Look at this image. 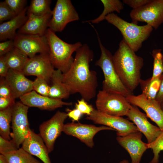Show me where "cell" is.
Wrapping results in <instances>:
<instances>
[{
	"label": "cell",
	"mask_w": 163,
	"mask_h": 163,
	"mask_svg": "<svg viewBox=\"0 0 163 163\" xmlns=\"http://www.w3.org/2000/svg\"><path fill=\"white\" fill-rule=\"evenodd\" d=\"M149 149H152L154 156L149 163H159V154L163 151V130L152 142L147 143Z\"/></svg>",
	"instance_id": "4dcf8cb0"
},
{
	"label": "cell",
	"mask_w": 163,
	"mask_h": 163,
	"mask_svg": "<svg viewBox=\"0 0 163 163\" xmlns=\"http://www.w3.org/2000/svg\"><path fill=\"white\" fill-rule=\"evenodd\" d=\"M28 19L17 33L28 35H45L52 16V11L41 16L27 14Z\"/></svg>",
	"instance_id": "d6986e66"
},
{
	"label": "cell",
	"mask_w": 163,
	"mask_h": 163,
	"mask_svg": "<svg viewBox=\"0 0 163 163\" xmlns=\"http://www.w3.org/2000/svg\"><path fill=\"white\" fill-rule=\"evenodd\" d=\"M9 69L22 72L29 58L19 49L14 47L5 55Z\"/></svg>",
	"instance_id": "cb8c5ba5"
},
{
	"label": "cell",
	"mask_w": 163,
	"mask_h": 163,
	"mask_svg": "<svg viewBox=\"0 0 163 163\" xmlns=\"http://www.w3.org/2000/svg\"><path fill=\"white\" fill-rule=\"evenodd\" d=\"M29 107L20 101L15 102L12 108V132L11 133L10 136L18 148L31 130L27 117Z\"/></svg>",
	"instance_id": "52a82bcc"
},
{
	"label": "cell",
	"mask_w": 163,
	"mask_h": 163,
	"mask_svg": "<svg viewBox=\"0 0 163 163\" xmlns=\"http://www.w3.org/2000/svg\"><path fill=\"white\" fill-rule=\"evenodd\" d=\"M104 7V10L101 14L97 18L93 20L85 21L83 22H91L98 24L105 20L108 14L116 11L120 13L124 8L122 2L119 0H101Z\"/></svg>",
	"instance_id": "4316f807"
},
{
	"label": "cell",
	"mask_w": 163,
	"mask_h": 163,
	"mask_svg": "<svg viewBox=\"0 0 163 163\" xmlns=\"http://www.w3.org/2000/svg\"><path fill=\"white\" fill-rule=\"evenodd\" d=\"M119 163H129V161L126 159H124L120 161Z\"/></svg>",
	"instance_id": "f6af8a7d"
},
{
	"label": "cell",
	"mask_w": 163,
	"mask_h": 163,
	"mask_svg": "<svg viewBox=\"0 0 163 163\" xmlns=\"http://www.w3.org/2000/svg\"><path fill=\"white\" fill-rule=\"evenodd\" d=\"M126 116L136 125L139 131L145 136L147 143L153 141L162 131L158 127L151 123L148 120L146 115L140 111L138 107L132 105Z\"/></svg>",
	"instance_id": "e0dca14e"
},
{
	"label": "cell",
	"mask_w": 163,
	"mask_h": 163,
	"mask_svg": "<svg viewBox=\"0 0 163 163\" xmlns=\"http://www.w3.org/2000/svg\"><path fill=\"white\" fill-rule=\"evenodd\" d=\"M14 47V40H9L0 43V56L6 55Z\"/></svg>",
	"instance_id": "74e56055"
},
{
	"label": "cell",
	"mask_w": 163,
	"mask_h": 163,
	"mask_svg": "<svg viewBox=\"0 0 163 163\" xmlns=\"http://www.w3.org/2000/svg\"><path fill=\"white\" fill-rule=\"evenodd\" d=\"M18 149L11 139L7 140L0 136V154L12 151Z\"/></svg>",
	"instance_id": "e575fe53"
},
{
	"label": "cell",
	"mask_w": 163,
	"mask_h": 163,
	"mask_svg": "<svg viewBox=\"0 0 163 163\" xmlns=\"http://www.w3.org/2000/svg\"><path fill=\"white\" fill-rule=\"evenodd\" d=\"M105 20L120 31L123 39L135 52L141 48L143 42L149 37L153 29L147 24L139 26L128 22L113 13L107 16Z\"/></svg>",
	"instance_id": "277c9868"
},
{
	"label": "cell",
	"mask_w": 163,
	"mask_h": 163,
	"mask_svg": "<svg viewBox=\"0 0 163 163\" xmlns=\"http://www.w3.org/2000/svg\"><path fill=\"white\" fill-rule=\"evenodd\" d=\"M45 79L37 77L33 81V90L41 95L49 96L50 86Z\"/></svg>",
	"instance_id": "1f68e13d"
},
{
	"label": "cell",
	"mask_w": 163,
	"mask_h": 163,
	"mask_svg": "<svg viewBox=\"0 0 163 163\" xmlns=\"http://www.w3.org/2000/svg\"><path fill=\"white\" fill-rule=\"evenodd\" d=\"M115 70L125 86L133 93L139 85L143 59L132 50L123 39L113 55Z\"/></svg>",
	"instance_id": "7a4b0ae2"
},
{
	"label": "cell",
	"mask_w": 163,
	"mask_h": 163,
	"mask_svg": "<svg viewBox=\"0 0 163 163\" xmlns=\"http://www.w3.org/2000/svg\"><path fill=\"white\" fill-rule=\"evenodd\" d=\"M16 15L4 1L0 2V23L8 21Z\"/></svg>",
	"instance_id": "d6a6232c"
},
{
	"label": "cell",
	"mask_w": 163,
	"mask_h": 163,
	"mask_svg": "<svg viewBox=\"0 0 163 163\" xmlns=\"http://www.w3.org/2000/svg\"><path fill=\"white\" fill-rule=\"evenodd\" d=\"M163 74L153 79L151 77L145 80L141 79L139 84L142 93L148 99H155L159 91Z\"/></svg>",
	"instance_id": "d4e9b609"
},
{
	"label": "cell",
	"mask_w": 163,
	"mask_h": 163,
	"mask_svg": "<svg viewBox=\"0 0 163 163\" xmlns=\"http://www.w3.org/2000/svg\"><path fill=\"white\" fill-rule=\"evenodd\" d=\"M20 101L28 107H35L43 110H52L63 106H70L71 102L63 101L62 99L50 98L40 94L34 91L19 98Z\"/></svg>",
	"instance_id": "ac0fdd59"
},
{
	"label": "cell",
	"mask_w": 163,
	"mask_h": 163,
	"mask_svg": "<svg viewBox=\"0 0 163 163\" xmlns=\"http://www.w3.org/2000/svg\"><path fill=\"white\" fill-rule=\"evenodd\" d=\"M86 119L94 123L112 128L117 132V136H124L130 133L139 132L133 123L122 117L109 115L94 108Z\"/></svg>",
	"instance_id": "30bf717a"
},
{
	"label": "cell",
	"mask_w": 163,
	"mask_h": 163,
	"mask_svg": "<svg viewBox=\"0 0 163 163\" xmlns=\"http://www.w3.org/2000/svg\"><path fill=\"white\" fill-rule=\"evenodd\" d=\"M54 68L49 53L40 54L29 58L22 72L25 75H34L43 78L49 83Z\"/></svg>",
	"instance_id": "4fadbf2b"
},
{
	"label": "cell",
	"mask_w": 163,
	"mask_h": 163,
	"mask_svg": "<svg viewBox=\"0 0 163 163\" xmlns=\"http://www.w3.org/2000/svg\"><path fill=\"white\" fill-rule=\"evenodd\" d=\"M132 105L143 110L147 117L154 122L161 130H163V110L160 104L155 99L147 98L143 94L137 96L129 95L126 97Z\"/></svg>",
	"instance_id": "9a60e30c"
},
{
	"label": "cell",
	"mask_w": 163,
	"mask_h": 163,
	"mask_svg": "<svg viewBox=\"0 0 163 163\" xmlns=\"http://www.w3.org/2000/svg\"><path fill=\"white\" fill-rule=\"evenodd\" d=\"M104 130H115L105 126L97 127L93 125L72 122L64 124L63 132L68 135L78 138L88 147L92 148L94 136L99 131Z\"/></svg>",
	"instance_id": "5bb4252c"
},
{
	"label": "cell",
	"mask_w": 163,
	"mask_h": 163,
	"mask_svg": "<svg viewBox=\"0 0 163 163\" xmlns=\"http://www.w3.org/2000/svg\"><path fill=\"white\" fill-rule=\"evenodd\" d=\"M0 163H8L6 157L2 154L0 155Z\"/></svg>",
	"instance_id": "ee69618b"
},
{
	"label": "cell",
	"mask_w": 163,
	"mask_h": 163,
	"mask_svg": "<svg viewBox=\"0 0 163 163\" xmlns=\"http://www.w3.org/2000/svg\"><path fill=\"white\" fill-rule=\"evenodd\" d=\"M63 73L60 70H54L52 75L50 86L49 97L53 98L65 99L69 97L70 94L63 81Z\"/></svg>",
	"instance_id": "603a6c76"
},
{
	"label": "cell",
	"mask_w": 163,
	"mask_h": 163,
	"mask_svg": "<svg viewBox=\"0 0 163 163\" xmlns=\"http://www.w3.org/2000/svg\"><path fill=\"white\" fill-rule=\"evenodd\" d=\"M142 136L141 132H138L116 138L118 143L129 154L131 163H140L144 153L149 149L147 143L142 140Z\"/></svg>",
	"instance_id": "2e32d148"
},
{
	"label": "cell",
	"mask_w": 163,
	"mask_h": 163,
	"mask_svg": "<svg viewBox=\"0 0 163 163\" xmlns=\"http://www.w3.org/2000/svg\"><path fill=\"white\" fill-rule=\"evenodd\" d=\"M68 116L74 121H78L82 117V113L78 109H75L68 110Z\"/></svg>",
	"instance_id": "b9f144b4"
},
{
	"label": "cell",
	"mask_w": 163,
	"mask_h": 163,
	"mask_svg": "<svg viewBox=\"0 0 163 163\" xmlns=\"http://www.w3.org/2000/svg\"><path fill=\"white\" fill-rule=\"evenodd\" d=\"M26 7L20 13L13 18L0 24V41L7 40H14L17 33L16 30L20 28L28 19Z\"/></svg>",
	"instance_id": "7402d4cb"
},
{
	"label": "cell",
	"mask_w": 163,
	"mask_h": 163,
	"mask_svg": "<svg viewBox=\"0 0 163 163\" xmlns=\"http://www.w3.org/2000/svg\"><path fill=\"white\" fill-rule=\"evenodd\" d=\"M129 15L133 23L145 22L156 29L163 23V0H151L141 7L133 9Z\"/></svg>",
	"instance_id": "ba28073f"
},
{
	"label": "cell",
	"mask_w": 163,
	"mask_h": 163,
	"mask_svg": "<svg viewBox=\"0 0 163 163\" xmlns=\"http://www.w3.org/2000/svg\"><path fill=\"white\" fill-rule=\"evenodd\" d=\"M45 35L49 48V55L54 68L63 74L67 72L74 60L72 55L82 45L80 42L73 44L67 43L58 37L55 33L48 28Z\"/></svg>",
	"instance_id": "3957f363"
},
{
	"label": "cell",
	"mask_w": 163,
	"mask_h": 163,
	"mask_svg": "<svg viewBox=\"0 0 163 163\" xmlns=\"http://www.w3.org/2000/svg\"><path fill=\"white\" fill-rule=\"evenodd\" d=\"M79 19L78 13L70 0H57L48 27L54 32H61L69 23Z\"/></svg>",
	"instance_id": "9c48e42d"
},
{
	"label": "cell",
	"mask_w": 163,
	"mask_h": 163,
	"mask_svg": "<svg viewBox=\"0 0 163 163\" xmlns=\"http://www.w3.org/2000/svg\"><path fill=\"white\" fill-rule=\"evenodd\" d=\"M160 105H161V108L162 109V110H163V102H161L160 104Z\"/></svg>",
	"instance_id": "bcb514c9"
},
{
	"label": "cell",
	"mask_w": 163,
	"mask_h": 163,
	"mask_svg": "<svg viewBox=\"0 0 163 163\" xmlns=\"http://www.w3.org/2000/svg\"><path fill=\"white\" fill-rule=\"evenodd\" d=\"M14 47L31 58L37 54L48 53L49 48L46 35L25 34L17 33L14 39Z\"/></svg>",
	"instance_id": "7c38bea8"
},
{
	"label": "cell",
	"mask_w": 163,
	"mask_h": 163,
	"mask_svg": "<svg viewBox=\"0 0 163 163\" xmlns=\"http://www.w3.org/2000/svg\"><path fill=\"white\" fill-rule=\"evenodd\" d=\"M5 78L15 99L33 91V81L27 78L22 72L9 69Z\"/></svg>",
	"instance_id": "44dd1931"
},
{
	"label": "cell",
	"mask_w": 163,
	"mask_h": 163,
	"mask_svg": "<svg viewBox=\"0 0 163 163\" xmlns=\"http://www.w3.org/2000/svg\"><path fill=\"white\" fill-rule=\"evenodd\" d=\"M9 70L5 55L0 56V75L1 77L5 78Z\"/></svg>",
	"instance_id": "60d3db41"
},
{
	"label": "cell",
	"mask_w": 163,
	"mask_h": 163,
	"mask_svg": "<svg viewBox=\"0 0 163 163\" xmlns=\"http://www.w3.org/2000/svg\"><path fill=\"white\" fill-rule=\"evenodd\" d=\"M13 106L0 110V136L8 140H11L10 123L11 122Z\"/></svg>",
	"instance_id": "83f0119b"
},
{
	"label": "cell",
	"mask_w": 163,
	"mask_h": 163,
	"mask_svg": "<svg viewBox=\"0 0 163 163\" xmlns=\"http://www.w3.org/2000/svg\"><path fill=\"white\" fill-rule=\"evenodd\" d=\"M23 149L40 159L43 163H51L49 152L43 139L39 134L31 130L27 137L22 144Z\"/></svg>",
	"instance_id": "ffe728a7"
},
{
	"label": "cell",
	"mask_w": 163,
	"mask_h": 163,
	"mask_svg": "<svg viewBox=\"0 0 163 163\" xmlns=\"http://www.w3.org/2000/svg\"><path fill=\"white\" fill-rule=\"evenodd\" d=\"M5 2L12 11L17 15L26 7V0H5Z\"/></svg>",
	"instance_id": "836d02e7"
},
{
	"label": "cell",
	"mask_w": 163,
	"mask_h": 163,
	"mask_svg": "<svg viewBox=\"0 0 163 163\" xmlns=\"http://www.w3.org/2000/svg\"><path fill=\"white\" fill-rule=\"evenodd\" d=\"M96 96V109L109 115L126 116L132 106L126 97L118 93L102 90L98 91Z\"/></svg>",
	"instance_id": "8992f818"
},
{
	"label": "cell",
	"mask_w": 163,
	"mask_h": 163,
	"mask_svg": "<svg viewBox=\"0 0 163 163\" xmlns=\"http://www.w3.org/2000/svg\"><path fill=\"white\" fill-rule=\"evenodd\" d=\"M75 108L79 110L82 114H86L88 116L90 115L94 108L90 104H88L83 98L78 100L75 104Z\"/></svg>",
	"instance_id": "d590c367"
},
{
	"label": "cell",
	"mask_w": 163,
	"mask_h": 163,
	"mask_svg": "<svg viewBox=\"0 0 163 163\" xmlns=\"http://www.w3.org/2000/svg\"><path fill=\"white\" fill-rule=\"evenodd\" d=\"M15 99L13 97H0V110L13 106L15 103Z\"/></svg>",
	"instance_id": "ab89813d"
},
{
	"label": "cell",
	"mask_w": 163,
	"mask_h": 163,
	"mask_svg": "<svg viewBox=\"0 0 163 163\" xmlns=\"http://www.w3.org/2000/svg\"><path fill=\"white\" fill-rule=\"evenodd\" d=\"M151 0H123V3L136 9L142 7L149 3Z\"/></svg>",
	"instance_id": "f35d334b"
},
{
	"label": "cell",
	"mask_w": 163,
	"mask_h": 163,
	"mask_svg": "<svg viewBox=\"0 0 163 163\" xmlns=\"http://www.w3.org/2000/svg\"><path fill=\"white\" fill-rule=\"evenodd\" d=\"M1 154L5 156L8 163H41L22 148Z\"/></svg>",
	"instance_id": "484cf974"
},
{
	"label": "cell",
	"mask_w": 163,
	"mask_h": 163,
	"mask_svg": "<svg viewBox=\"0 0 163 163\" xmlns=\"http://www.w3.org/2000/svg\"><path fill=\"white\" fill-rule=\"evenodd\" d=\"M0 97L14 98L11 89L5 78H0Z\"/></svg>",
	"instance_id": "8d00e7d4"
},
{
	"label": "cell",
	"mask_w": 163,
	"mask_h": 163,
	"mask_svg": "<svg viewBox=\"0 0 163 163\" xmlns=\"http://www.w3.org/2000/svg\"><path fill=\"white\" fill-rule=\"evenodd\" d=\"M155 100L160 104L163 102V75L159 89L156 96Z\"/></svg>",
	"instance_id": "7bdbcfd3"
},
{
	"label": "cell",
	"mask_w": 163,
	"mask_h": 163,
	"mask_svg": "<svg viewBox=\"0 0 163 163\" xmlns=\"http://www.w3.org/2000/svg\"><path fill=\"white\" fill-rule=\"evenodd\" d=\"M51 0H31L28 7L27 14L40 16L52 12L50 8Z\"/></svg>",
	"instance_id": "f1b7e54d"
},
{
	"label": "cell",
	"mask_w": 163,
	"mask_h": 163,
	"mask_svg": "<svg viewBox=\"0 0 163 163\" xmlns=\"http://www.w3.org/2000/svg\"><path fill=\"white\" fill-rule=\"evenodd\" d=\"M98 40L101 51L99 59L96 61L95 65L102 69L104 77L102 82V90L118 93L126 97L133 95V93L123 85L114 67L113 55L111 52L103 45L96 31Z\"/></svg>",
	"instance_id": "5b68a950"
},
{
	"label": "cell",
	"mask_w": 163,
	"mask_h": 163,
	"mask_svg": "<svg viewBox=\"0 0 163 163\" xmlns=\"http://www.w3.org/2000/svg\"><path fill=\"white\" fill-rule=\"evenodd\" d=\"M152 56L153 58V73L151 78L153 79L163 74V54L161 50H153Z\"/></svg>",
	"instance_id": "f546056e"
},
{
	"label": "cell",
	"mask_w": 163,
	"mask_h": 163,
	"mask_svg": "<svg viewBox=\"0 0 163 163\" xmlns=\"http://www.w3.org/2000/svg\"><path fill=\"white\" fill-rule=\"evenodd\" d=\"M68 117L67 113L58 111L50 119L40 126L39 134L49 153L53 150L56 139L63 131L64 123Z\"/></svg>",
	"instance_id": "8fae6325"
},
{
	"label": "cell",
	"mask_w": 163,
	"mask_h": 163,
	"mask_svg": "<svg viewBox=\"0 0 163 163\" xmlns=\"http://www.w3.org/2000/svg\"><path fill=\"white\" fill-rule=\"evenodd\" d=\"M75 52L70 68L63 74V81L70 94L78 93L88 101L96 96L98 86L97 73L90 69L94 52L86 44H82Z\"/></svg>",
	"instance_id": "6da1fadb"
}]
</instances>
